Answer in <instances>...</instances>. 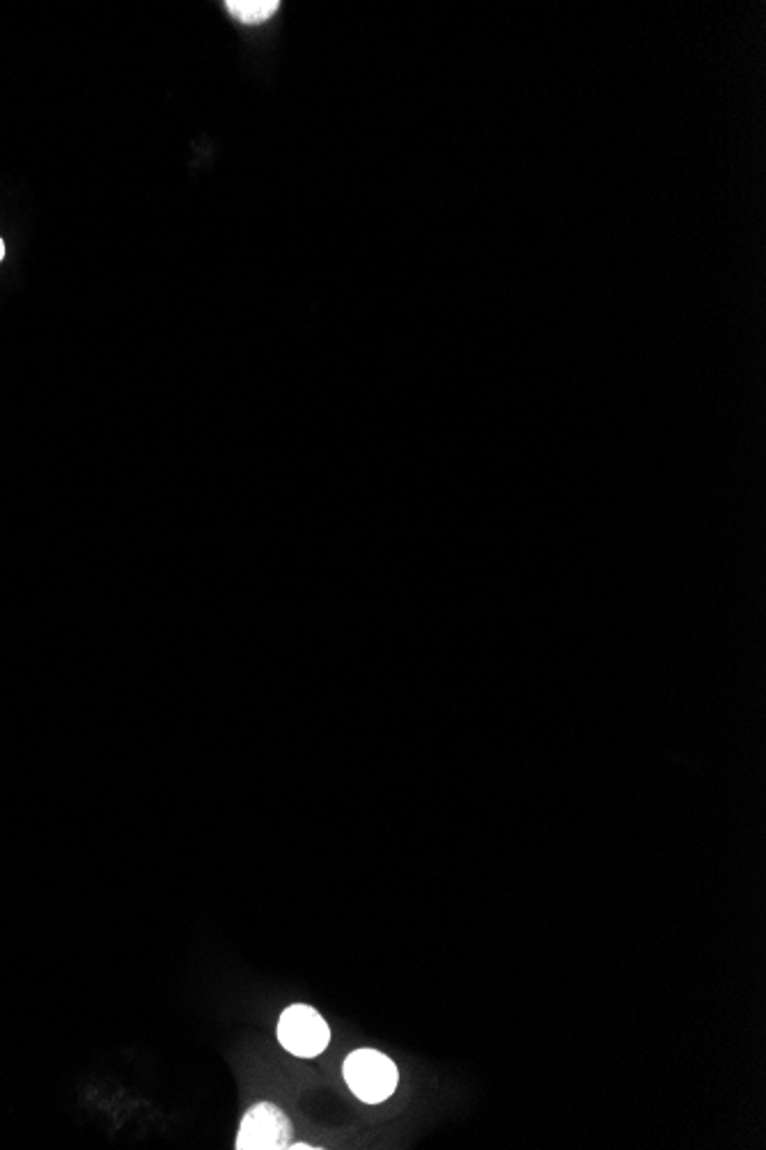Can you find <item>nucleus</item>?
I'll use <instances>...</instances> for the list:
<instances>
[{"label": "nucleus", "mask_w": 766, "mask_h": 1150, "mask_svg": "<svg viewBox=\"0 0 766 1150\" xmlns=\"http://www.w3.org/2000/svg\"><path fill=\"white\" fill-rule=\"evenodd\" d=\"M3 258H5V243H3V239H0V260H3Z\"/></svg>", "instance_id": "6"}, {"label": "nucleus", "mask_w": 766, "mask_h": 1150, "mask_svg": "<svg viewBox=\"0 0 766 1150\" xmlns=\"http://www.w3.org/2000/svg\"><path fill=\"white\" fill-rule=\"evenodd\" d=\"M287 1148H294V1150H307V1148H317V1146H307V1143H297V1146H287Z\"/></svg>", "instance_id": "5"}, {"label": "nucleus", "mask_w": 766, "mask_h": 1150, "mask_svg": "<svg viewBox=\"0 0 766 1150\" xmlns=\"http://www.w3.org/2000/svg\"><path fill=\"white\" fill-rule=\"evenodd\" d=\"M225 8L237 18V22L255 26V24L266 22V18H272L276 10L280 8V3L278 0H227Z\"/></svg>", "instance_id": "4"}, {"label": "nucleus", "mask_w": 766, "mask_h": 1150, "mask_svg": "<svg viewBox=\"0 0 766 1150\" xmlns=\"http://www.w3.org/2000/svg\"><path fill=\"white\" fill-rule=\"evenodd\" d=\"M278 1040L289 1054L313 1059L328 1047L330 1029L313 1005L294 1003L278 1020Z\"/></svg>", "instance_id": "2"}, {"label": "nucleus", "mask_w": 766, "mask_h": 1150, "mask_svg": "<svg viewBox=\"0 0 766 1150\" xmlns=\"http://www.w3.org/2000/svg\"><path fill=\"white\" fill-rule=\"evenodd\" d=\"M398 1065L377 1050H356L344 1061V1082L367 1104L384 1102L398 1088Z\"/></svg>", "instance_id": "1"}, {"label": "nucleus", "mask_w": 766, "mask_h": 1150, "mask_svg": "<svg viewBox=\"0 0 766 1150\" xmlns=\"http://www.w3.org/2000/svg\"><path fill=\"white\" fill-rule=\"evenodd\" d=\"M289 1135H292V1123L282 1114V1109L272 1102H260L246 1112L235 1148L280 1150L289 1146Z\"/></svg>", "instance_id": "3"}]
</instances>
